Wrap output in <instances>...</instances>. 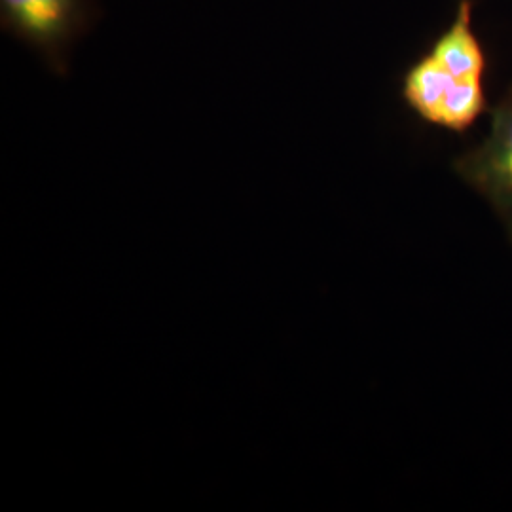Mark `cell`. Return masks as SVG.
Returning a JSON list of instances; mask_svg holds the SVG:
<instances>
[{
	"mask_svg": "<svg viewBox=\"0 0 512 512\" xmlns=\"http://www.w3.org/2000/svg\"><path fill=\"white\" fill-rule=\"evenodd\" d=\"M454 169L490 205L512 243V88L492 112L484 139L463 152Z\"/></svg>",
	"mask_w": 512,
	"mask_h": 512,
	"instance_id": "obj_2",
	"label": "cell"
},
{
	"mask_svg": "<svg viewBox=\"0 0 512 512\" xmlns=\"http://www.w3.org/2000/svg\"><path fill=\"white\" fill-rule=\"evenodd\" d=\"M0 19L6 33L59 69L88 25L90 0H0Z\"/></svg>",
	"mask_w": 512,
	"mask_h": 512,
	"instance_id": "obj_3",
	"label": "cell"
},
{
	"mask_svg": "<svg viewBox=\"0 0 512 512\" xmlns=\"http://www.w3.org/2000/svg\"><path fill=\"white\" fill-rule=\"evenodd\" d=\"M484 73L473 8L461 0L450 27L404 76V103L431 126L467 131L488 107Z\"/></svg>",
	"mask_w": 512,
	"mask_h": 512,
	"instance_id": "obj_1",
	"label": "cell"
}]
</instances>
